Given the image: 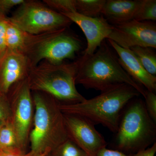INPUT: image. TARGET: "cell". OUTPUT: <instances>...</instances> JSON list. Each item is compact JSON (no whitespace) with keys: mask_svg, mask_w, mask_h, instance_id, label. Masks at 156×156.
I'll return each instance as SVG.
<instances>
[{"mask_svg":"<svg viewBox=\"0 0 156 156\" xmlns=\"http://www.w3.org/2000/svg\"><path fill=\"white\" fill-rule=\"evenodd\" d=\"M4 123H5L3 122H1V121H0V128L2 127V126L3 125H4Z\"/></svg>","mask_w":156,"mask_h":156,"instance_id":"30","label":"cell"},{"mask_svg":"<svg viewBox=\"0 0 156 156\" xmlns=\"http://www.w3.org/2000/svg\"><path fill=\"white\" fill-rule=\"evenodd\" d=\"M29 69L23 53L6 51L0 59V92L6 95L13 85L27 76Z\"/></svg>","mask_w":156,"mask_h":156,"instance_id":"12","label":"cell"},{"mask_svg":"<svg viewBox=\"0 0 156 156\" xmlns=\"http://www.w3.org/2000/svg\"><path fill=\"white\" fill-rule=\"evenodd\" d=\"M62 14L78 25L85 34L87 44L83 56H89L95 53L111 33L113 25L102 16L88 17L76 12Z\"/></svg>","mask_w":156,"mask_h":156,"instance_id":"11","label":"cell"},{"mask_svg":"<svg viewBox=\"0 0 156 156\" xmlns=\"http://www.w3.org/2000/svg\"><path fill=\"white\" fill-rule=\"evenodd\" d=\"M145 107L151 119L156 123V95L154 92L146 90Z\"/></svg>","mask_w":156,"mask_h":156,"instance_id":"22","label":"cell"},{"mask_svg":"<svg viewBox=\"0 0 156 156\" xmlns=\"http://www.w3.org/2000/svg\"><path fill=\"white\" fill-rule=\"evenodd\" d=\"M78 68V60L58 64L42 61L29 70V86L31 91L45 93L59 103L83 102L86 98L76 87Z\"/></svg>","mask_w":156,"mask_h":156,"instance_id":"4","label":"cell"},{"mask_svg":"<svg viewBox=\"0 0 156 156\" xmlns=\"http://www.w3.org/2000/svg\"><path fill=\"white\" fill-rule=\"evenodd\" d=\"M26 33L20 30L8 20L6 34L7 50L23 53Z\"/></svg>","mask_w":156,"mask_h":156,"instance_id":"15","label":"cell"},{"mask_svg":"<svg viewBox=\"0 0 156 156\" xmlns=\"http://www.w3.org/2000/svg\"><path fill=\"white\" fill-rule=\"evenodd\" d=\"M8 18L17 28L30 35L67 28L72 23L63 14L34 1H24Z\"/></svg>","mask_w":156,"mask_h":156,"instance_id":"7","label":"cell"},{"mask_svg":"<svg viewBox=\"0 0 156 156\" xmlns=\"http://www.w3.org/2000/svg\"><path fill=\"white\" fill-rule=\"evenodd\" d=\"M48 95L35 92L32 96L35 112L33 128L29 140L30 151L35 156L48 149L53 150L69 139L63 114L58 108V102Z\"/></svg>","mask_w":156,"mask_h":156,"instance_id":"5","label":"cell"},{"mask_svg":"<svg viewBox=\"0 0 156 156\" xmlns=\"http://www.w3.org/2000/svg\"><path fill=\"white\" fill-rule=\"evenodd\" d=\"M12 87L10 100L11 116L10 122L14 128L17 146L26 152L33 120L34 103L27 76Z\"/></svg>","mask_w":156,"mask_h":156,"instance_id":"8","label":"cell"},{"mask_svg":"<svg viewBox=\"0 0 156 156\" xmlns=\"http://www.w3.org/2000/svg\"><path fill=\"white\" fill-rule=\"evenodd\" d=\"M94 156H133L116 150L109 149L106 147L101 149Z\"/></svg>","mask_w":156,"mask_h":156,"instance_id":"27","label":"cell"},{"mask_svg":"<svg viewBox=\"0 0 156 156\" xmlns=\"http://www.w3.org/2000/svg\"><path fill=\"white\" fill-rule=\"evenodd\" d=\"M156 124L144 101L138 97L131 99L121 113L113 141L115 150L133 156L150 147L156 143Z\"/></svg>","mask_w":156,"mask_h":156,"instance_id":"3","label":"cell"},{"mask_svg":"<svg viewBox=\"0 0 156 156\" xmlns=\"http://www.w3.org/2000/svg\"><path fill=\"white\" fill-rule=\"evenodd\" d=\"M122 48H156V25L153 21H138L133 19L121 24L113 25L108 37Z\"/></svg>","mask_w":156,"mask_h":156,"instance_id":"9","label":"cell"},{"mask_svg":"<svg viewBox=\"0 0 156 156\" xmlns=\"http://www.w3.org/2000/svg\"><path fill=\"white\" fill-rule=\"evenodd\" d=\"M106 1L76 0V12L88 17H100Z\"/></svg>","mask_w":156,"mask_h":156,"instance_id":"17","label":"cell"},{"mask_svg":"<svg viewBox=\"0 0 156 156\" xmlns=\"http://www.w3.org/2000/svg\"><path fill=\"white\" fill-rule=\"evenodd\" d=\"M24 0H0V17H6V14L15 6L20 5Z\"/></svg>","mask_w":156,"mask_h":156,"instance_id":"25","label":"cell"},{"mask_svg":"<svg viewBox=\"0 0 156 156\" xmlns=\"http://www.w3.org/2000/svg\"><path fill=\"white\" fill-rule=\"evenodd\" d=\"M52 150H51V149H48L45 151V152H44L43 153L39 155L38 156H46L48 155V154L50 153V152Z\"/></svg>","mask_w":156,"mask_h":156,"instance_id":"29","label":"cell"},{"mask_svg":"<svg viewBox=\"0 0 156 156\" xmlns=\"http://www.w3.org/2000/svg\"><path fill=\"white\" fill-rule=\"evenodd\" d=\"M156 153V143L150 147L140 151L133 156H155Z\"/></svg>","mask_w":156,"mask_h":156,"instance_id":"28","label":"cell"},{"mask_svg":"<svg viewBox=\"0 0 156 156\" xmlns=\"http://www.w3.org/2000/svg\"><path fill=\"white\" fill-rule=\"evenodd\" d=\"M45 5L60 14L76 12V0H44Z\"/></svg>","mask_w":156,"mask_h":156,"instance_id":"21","label":"cell"},{"mask_svg":"<svg viewBox=\"0 0 156 156\" xmlns=\"http://www.w3.org/2000/svg\"><path fill=\"white\" fill-rule=\"evenodd\" d=\"M134 19L138 21H155L156 0H142Z\"/></svg>","mask_w":156,"mask_h":156,"instance_id":"18","label":"cell"},{"mask_svg":"<svg viewBox=\"0 0 156 156\" xmlns=\"http://www.w3.org/2000/svg\"><path fill=\"white\" fill-rule=\"evenodd\" d=\"M149 73L156 75V54L152 48L136 47L130 48Z\"/></svg>","mask_w":156,"mask_h":156,"instance_id":"16","label":"cell"},{"mask_svg":"<svg viewBox=\"0 0 156 156\" xmlns=\"http://www.w3.org/2000/svg\"><path fill=\"white\" fill-rule=\"evenodd\" d=\"M63 117L69 139L88 155L94 156L106 147V140L90 120L78 115L63 114Z\"/></svg>","mask_w":156,"mask_h":156,"instance_id":"10","label":"cell"},{"mask_svg":"<svg viewBox=\"0 0 156 156\" xmlns=\"http://www.w3.org/2000/svg\"><path fill=\"white\" fill-rule=\"evenodd\" d=\"M78 61L76 84L101 92L117 85L127 84L145 97L146 90L126 73L118 58L103 42L93 54L83 56Z\"/></svg>","mask_w":156,"mask_h":156,"instance_id":"1","label":"cell"},{"mask_svg":"<svg viewBox=\"0 0 156 156\" xmlns=\"http://www.w3.org/2000/svg\"><path fill=\"white\" fill-rule=\"evenodd\" d=\"M67 28L49 31L37 35L26 33L23 54L30 69L43 61L61 64L73 59L82 48L77 37L68 32Z\"/></svg>","mask_w":156,"mask_h":156,"instance_id":"6","label":"cell"},{"mask_svg":"<svg viewBox=\"0 0 156 156\" xmlns=\"http://www.w3.org/2000/svg\"><path fill=\"white\" fill-rule=\"evenodd\" d=\"M50 153H49V154H48V155H47L46 156H51V155H50Z\"/></svg>","mask_w":156,"mask_h":156,"instance_id":"31","label":"cell"},{"mask_svg":"<svg viewBox=\"0 0 156 156\" xmlns=\"http://www.w3.org/2000/svg\"><path fill=\"white\" fill-rule=\"evenodd\" d=\"M1 149V147H0V149Z\"/></svg>","mask_w":156,"mask_h":156,"instance_id":"32","label":"cell"},{"mask_svg":"<svg viewBox=\"0 0 156 156\" xmlns=\"http://www.w3.org/2000/svg\"><path fill=\"white\" fill-rule=\"evenodd\" d=\"M11 108L9 98L6 94L0 92V121L4 123L10 121Z\"/></svg>","mask_w":156,"mask_h":156,"instance_id":"23","label":"cell"},{"mask_svg":"<svg viewBox=\"0 0 156 156\" xmlns=\"http://www.w3.org/2000/svg\"><path fill=\"white\" fill-rule=\"evenodd\" d=\"M108 41L116 52L118 61L126 73L137 83L147 90L155 92L156 90V77L146 70L135 54L130 49L120 47L110 40Z\"/></svg>","mask_w":156,"mask_h":156,"instance_id":"13","label":"cell"},{"mask_svg":"<svg viewBox=\"0 0 156 156\" xmlns=\"http://www.w3.org/2000/svg\"><path fill=\"white\" fill-rule=\"evenodd\" d=\"M0 147L1 149L18 147L16 135L10 121L4 123L0 128Z\"/></svg>","mask_w":156,"mask_h":156,"instance_id":"20","label":"cell"},{"mask_svg":"<svg viewBox=\"0 0 156 156\" xmlns=\"http://www.w3.org/2000/svg\"><path fill=\"white\" fill-rule=\"evenodd\" d=\"M0 156H35L30 151L24 152L18 147L1 149Z\"/></svg>","mask_w":156,"mask_h":156,"instance_id":"26","label":"cell"},{"mask_svg":"<svg viewBox=\"0 0 156 156\" xmlns=\"http://www.w3.org/2000/svg\"><path fill=\"white\" fill-rule=\"evenodd\" d=\"M50 154L51 156H89L69 139L51 151Z\"/></svg>","mask_w":156,"mask_h":156,"instance_id":"19","label":"cell"},{"mask_svg":"<svg viewBox=\"0 0 156 156\" xmlns=\"http://www.w3.org/2000/svg\"><path fill=\"white\" fill-rule=\"evenodd\" d=\"M8 17H0V59L6 52V34Z\"/></svg>","mask_w":156,"mask_h":156,"instance_id":"24","label":"cell"},{"mask_svg":"<svg viewBox=\"0 0 156 156\" xmlns=\"http://www.w3.org/2000/svg\"><path fill=\"white\" fill-rule=\"evenodd\" d=\"M142 0H106L102 16L111 25L121 24L134 19Z\"/></svg>","mask_w":156,"mask_h":156,"instance_id":"14","label":"cell"},{"mask_svg":"<svg viewBox=\"0 0 156 156\" xmlns=\"http://www.w3.org/2000/svg\"><path fill=\"white\" fill-rule=\"evenodd\" d=\"M140 94L133 87L121 84L101 92L100 95L72 104L58 102L62 113L81 116L94 124H101L115 133L121 113L130 101Z\"/></svg>","mask_w":156,"mask_h":156,"instance_id":"2","label":"cell"}]
</instances>
